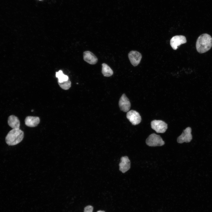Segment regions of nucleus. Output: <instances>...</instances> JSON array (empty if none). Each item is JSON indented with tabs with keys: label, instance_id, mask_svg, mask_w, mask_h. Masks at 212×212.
Returning <instances> with one entry per match:
<instances>
[{
	"label": "nucleus",
	"instance_id": "20",
	"mask_svg": "<svg viewBox=\"0 0 212 212\" xmlns=\"http://www.w3.org/2000/svg\"><path fill=\"white\" fill-rule=\"evenodd\" d=\"M39 0V1H42V0Z\"/></svg>",
	"mask_w": 212,
	"mask_h": 212
},
{
	"label": "nucleus",
	"instance_id": "19",
	"mask_svg": "<svg viewBox=\"0 0 212 212\" xmlns=\"http://www.w3.org/2000/svg\"><path fill=\"white\" fill-rule=\"evenodd\" d=\"M31 111H32V112L33 111V110H31Z\"/></svg>",
	"mask_w": 212,
	"mask_h": 212
},
{
	"label": "nucleus",
	"instance_id": "9",
	"mask_svg": "<svg viewBox=\"0 0 212 212\" xmlns=\"http://www.w3.org/2000/svg\"><path fill=\"white\" fill-rule=\"evenodd\" d=\"M128 57L131 63L134 66H137L140 63L142 57L140 52L133 50L129 52Z\"/></svg>",
	"mask_w": 212,
	"mask_h": 212
},
{
	"label": "nucleus",
	"instance_id": "12",
	"mask_svg": "<svg viewBox=\"0 0 212 212\" xmlns=\"http://www.w3.org/2000/svg\"><path fill=\"white\" fill-rule=\"evenodd\" d=\"M39 117L32 116H27L25 119V125L29 127H34L37 126L40 122Z\"/></svg>",
	"mask_w": 212,
	"mask_h": 212
},
{
	"label": "nucleus",
	"instance_id": "8",
	"mask_svg": "<svg viewBox=\"0 0 212 212\" xmlns=\"http://www.w3.org/2000/svg\"><path fill=\"white\" fill-rule=\"evenodd\" d=\"M119 105L121 111L125 112L129 111L131 104L130 100L125 94H123L121 97L119 102Z\"/></svg>",
	"mask_w": 212,
	"mask_h": 212
},
{
	"label": "nucleus",
	"instance_id": "14",
	"mask_svg": "<svg viewBox=\"0 0 212 212\" xmlns=\"http://www.w3.org/2000/svg\"><path fill=\"white\" fill-rule=\"evenodd\" d=\"M102 66V73L104 76L109 77L113 75V70L107 64L103 63Z\"/></svg>",
	"mask_w": 212,
	"mask_h": 212
},
{
	"label": "nucleus",
	"instance_id": "7",
	"mask_svg": "<svg viewBox=\"0 0 212 212\" xmlns=\"http://www.w3.org/2000/svg\"><path fill=\"white\" fill-rule=\"evenodd\" d=\"M187 41L186 37L183 35H176L172 37L170 40V44L172 48L176 50L178 47L185 43Z\"/></svg>",
	"mask_w": 212,
	"mask_h": 212
},
{
	"label": "nucleus",
	"instance_id": "11",
	"mask_svg": "<svg viewBox=\"0 0 212 212\" xmlns=\"http://www.w3.org/2000/svg\"><path fill=\"white\" fill-rule=\"evenodd\" d=\"M83 59L87 63L91 64H95L97 62V58L91 52L86 51L83 52Z\"/></svg>",
	"mask_w": 212,
	"mask_h": 212
},
{
	"label": "nucleus",
	"instance_id": "16",
	"mask_svg": "<svg viewBox=\"0 0 212 212\" xmlns=\"http://www.w3.org/2000/svg\"><path fill=\"white\" fill-rule=\"evenodd\" d=\"M58 83L61 88L65 90H68L71 87V82L69 79L67 81L61 83L58 82Z\"/></svg>",
	"mask_w": 212,
	"mask_h": 212
},
{
	"label": "nucleus",
	"instance_id": "6",
	"mask_svg": "<svg viewBox=\"0 0 212 212\" xmlns=\"http://www.w3.org/2000/svg\"><path fill=\"white\" fill-rule=\"evenodd\" d=\"M126 117L130 122L133 125L139 124L141 120V117L137 111L131 110L127 113Z\"/></svg>",
	"mask_w": 212,
	"mask_h": 212
},
{
	"label": "nucleus",
	"instance_id": "13",
	"mask_svg": "<svg viewBox=\"0 0 212 212\" xmlns=\"http://www.w3.org/2000/svg\"><path fill=\"white\" fill-rule=\"evenodd\" d=\"M9 126L13 129H19L20 122L18 118L14 115L10 116L8 119Z\"/></svg>",
	"mask_w": 212,
	"mask_h": 212
},
{
	"label": "nucleus",
	"instance_id": "18",
	"mask_svg": "<svg viewBox=\"0 0 212 212\" xmlns=\"http://www.w3.org/2000/svg\"><path fill=\"white\" fill-rule=\"evenodd\" d=\"M96 212H105L104 211L99 210V211H97Z\"/></svg>",
	"mask_w": 212,
	"mask_h": 212
},
{
	"label": "nucleus",
	"instance_id": "5",
	"mask_svg": "<svg viewBox=\"0 0 212 212\" xmlns=\"http://www.w3.org/2000/svg\"><path fill=\"white\" fill-rule=\"evenodd\" d=\"M191 129L190 127H188L184 130L181 134L177 138V142L182 143L184 142L189 143L192 139L191 134Z\"/></svg>",
	"mask_w": 212,
	"mask_h": 212
},
{
	"label": "nucleus",
	"instance_id": "17",
	"mask_svg": "<svg viewBox=\"0 0 212 212\" xmlns=\"http://www.w3.org/2000/svg\"><path fill=\"white\" fill-rule=\"evenodd\" d=\"M93 207L91 205H88L84 208V212H93Z\"/></svg>",
	"mask_w": 212,
	"mask_h": 212
},
{
	"label": "nucleus",
	"instance_id": "3",
	"mask_svg": "<svg viewBox=\"0 0 212 212\" xmlns=\"http://www.w3.org/2000/svg\"><path fill=\"white\" fill-rule=\"evenodd\" d=\"M146 143L149 146L155 147L163 145L165 142L160 136L153 133L147 138Z\"/></svg>",
	"mask_w": 212,
	"mask_h": 212
},
{
	"label": "nucleus",
	"instance_id": "4",
	"mask_svg": "<svg viewBox=\"0 0 212 212\" xmlns=\"http://www.w3.org/2000/svg\"><path fill=\"white\" fill-rule=\"evenodd\" d=\"M152 128L157 133H163L168 128V125L165 122L161 120H154L151 122Z\"/></svg>",
	"mask_w": 212,
	"mask_h": 212
},
{
	"label": "nucleus",
	"instance_id": "1",
	"mask_svg": "<svg viewBox=\"0 0 212 212\" xmlns=\"http://www.w3.org/2000/svg\"><path fill=\"white\" fill-rule=\"evenodd\" d=\"M197 51L200 54L207 52L212 46V38L207 33L203 34L199 36L196 42Z\"/></svg>",
	"mask_w": 212,
	"mask_h": 212
},
{
	"label": "nucleus",
	"instance_id": "10",
	"mask_svg": "<svg viewBox=\"0 0 212 212\" xmlns=\"http://www.w3.org/2000/svg\"><path fill=\"white\" fill-rule=\"evenodd\" d=\"M121 162L119 164V170L122 173H125L130 168V162L128 157L124 156L121 158Z\"/></svg>",
	"mask_w": 212,
	"mask_h": 212
},
{
	"label": "nucleus",
	"instance_id": "15",
	"mask_svg": "<svg viewBox=\"0 0 212 212\" xmlns=\"http://www.w3.org/2000/svg\"><path fill=\"white\" fill-rule=\"evenodd\" d=\"M56 77L58 78V82L61 83L68 80L69 79L68 77L63 74L62 70L56 72Z\"/></svg>",
	"mask_w": 212,
	"mask_h": 212
},
{
	"label": "nucleus",
	"instance_id": "2",
	"mask_svg": "<svg viewBox=\"0 0 212 212\" xmlns=\"http://www.w3.org/2000/svg\"><path fill=\"white\" fill-rule=\"evenodd\" d=\"M24 133L20 129H12L8 133L5 138L6 143L10 146L16 145L23 140Z\"/></svg>",
	"mask_w": 212,
	"mask_h": 212
}]
</instances>
